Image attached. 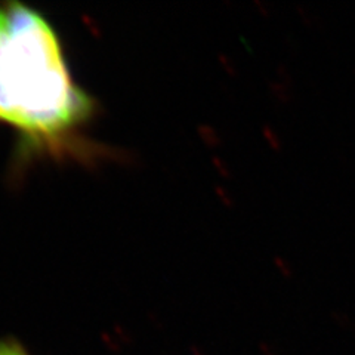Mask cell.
Wrapping results in <instances>:
<instances>
[{"label":"cell","mask_w":355,"mask_h":355,"mask_svg":"<svg viewBox=\"0 0 355 355\" xmlns=\"http://www.w3.org/2000/svg\"><path fill=\"white\" fill-rule=\"evenodd\" d=\"M94 110L49 19L17 0L0 3V123L31 147L60 151Z\"/></svg>","instance_id":"6da1fadb"},{"label":"cell","mask_w":355,"mask_h":355,"mask_svg":"<svg viewBox=\"0 0 355 355\" xmlns=\"http://www.w3.org/2000/svg\"><path fill=\"white\" fill-rule=\"evenodd\" d=\"M0 355H27V354L17 342L2 340L0 342Z\"/></svg>","instance_id":"7a4b0ae2"}]
</instances>
